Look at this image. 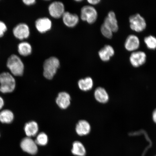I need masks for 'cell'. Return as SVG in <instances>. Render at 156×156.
<instances>
[{
	"mask_svg": "<svg viewBox=\"0 0 156 156\" xmlns=\"http://www.w3.org/2000/svg\"><path fill=\"white\" fill-rule=\"evenodd\" d=\"M16 87V80L10 73L4 72L0 73V93L2 94L12 93Z\"/></svg>",
	"mask_w": 156,
	"mask_h": 156,
	"instance_id": "obj_1",
	"label": "cell"
},
{
	"mask_svg": "<svg viewBox=\"0 0 156 156\" xmlns=\"http://www.w3.org/2000/svg\"><path fill=\"white\" fill-rule=\"evenodd\" d=\"M6 65L10 73L14 76L20 77L24 74V64L16 55L12 54L9 56L7 60Z\"/></svg>",
	"mask_w": 156,
	"mask_h": 156,
	"instance_id": "obj_2",
	"label": "cell"
},
{
	"mask_svg": "<svg viewBox=\"0 0 156 156\" xmlns=\"http://www.w3.org/2000/svg\"><path fill=\"white\" fill-rule=\"evenodd\" d=\"M60 67V62L57 58L50 57L44 61V75L46 79H53Z\"/></svg>",
	"mask_w": 156,
	"mask_h": 156,
	"instance_id": "obj_3",
	"label": "cell"
},
{
	"mask_svg": "<svg viewBox=\"0 0 156 156\" xmlns=\"http://www.w3.org/2000/svg\"><path fill=\"white\" fill-rule=\"evenodd\" d=\"M129 21L130 28L136 32H142L146 29V23L145 19L138 13L131 16Z\"/></svg>",
	"mask_w": 156,
	"mask_h": 156,
	"instance_id": "obj_4",
	"label": "cell"
},
{
	"mask_svg": "<svg viewBox=\"0 0 156 156\" xmlns=\"http://www.w3.org/2000/svg\"><path fill=\"white\" fill-rule=\"evenodd\" d=\"M97 17V11L94 7L86 5L82 8L81 18L83 21H87L89 24H93L96 21Z\"/></svg>",
	"mask_w": 156,
	"mask_h": 156,
	"instance_id": "obj_5",
	"label": "cell"
},
{
	"mask_svg": "<svg viewBox=\"0 0 156 156\" xmlns=\"http://www.w3.org/2000/svg\"><path fill=\"white\" fill-rule=\"evenodd\" d=\"M21 149L25 153L34 155L37 153V145L32 138L25 137L21 140L20 143Z\"/></svg>",
	"mask_w": 156,
	"mask_h": 156,
	"instance_id": "obj_6",
	"label": "cell"
},
{
	"mask_svg": "<svg viewBox=\"0 0 156 156\" xmlns=\"http://www.w3.org/2000/svg\"><path fill=\"white\" fill-rule=\"evenodd\" d=\"M30 29L28 25L21 23L17 24L13 29L14 36L19 40H23L28 37L30 35Z\"/></svg>",
	"mask_w": 156,
	"mask_h": 156,
	"instance_id": "obj_7",
	"label": "cell"
},
{
	"mask_svg": "<svg viewBox=\"0 0 156 156\" xmlns=\"http://www.w3.org/2000/svg\"><path fill=\"white\" fill-rule=\"evenodd\" d=\"M49 12L55 18H59L63 16L64 12V6L60 2H54L51 4L48 7Z\"/></svg>",
	"mask_w": 156,
	"mask_h": 156,
	"instance_id": "obj_8",
	"label": "cell"
},
{
	"mask_svg": "<svg viewBox=\"0 0 156 156\" xmlns=\"http://www.w3.org/2000/svg\"><path fill=\"white\" fill-rule=\"evenodd\" d=\"M130 62L134 67H140L145 63L146 55L144 52L136 51L133 52L130 56Z\"/></svg>",
	"mask_w": 156,
	"mask_h": 156,
	"instance_id": "obj_9",
	"label": "cell"
},
{
	"mask_svg": "<svg viewBox=\"0 0 156 156\" xmlns=\"http://www.w3.org/2000/svg\"><path fill=\"white\" fill-rule=\"evenodd\" d=\"M35 25L38 32L43 34L48 32L51 29L52 22L50 19L44 17L37 20Z\"/></svg>",
	"mask_w": 156,
	"mask_h": 156,
	"instance_id": "obj_10",
	"label": "cell"
},
{
	"mask_svg": "<svg viewBox=\"0 0 156 156\" xmlns=\"http://www.w3.org/2000/svg\"><path fill=\"white\" fill-rule=\"evenodd\" d=\"M140 42L139 38L135 35H130L127 38L125 42V48L128 51H134L139 48Z\"/></svg>",
	"mask_w": 156,
	"mask_h": 156,
	"instance_id": "obj_11",
	"label": "cell"
},
{
	"mask_svg": "<svg viewBox=\"0 0 156 156\" xmlns=\"http://www.w3.org/2000/svg\"><path fill=\"white\" fill-rule=\"evenodd\" d=\"M103 24L108 27L113 32H116L118 30V21L116 18V15L114 11L109 12L108 16L105 19Z\"/></svg>",
	"mask_w": 156,
	"mask_h": 156,
	"instance_id": "obj_12",
	"label": "cell"
},
{
	"mask_svg": "<svg viewBox=\"0 0 156 156\" xmlns=\"http://www.w3.org/2000/svg\"><path fill=\"white\" fill-rule=\"evenodd\" d=\"M71 97L67 93L60 92L56 99V102L58 106L62 109L68 108L71 103Z\"/></svg>",
	"mask_w": 156,
	"mask_h": 156,
	"instance_id": "obj_13",
	"label": "cell"
},
{
	"mask_svg": "<svg viewBox=\"0 0 156 156\" xmlns=\"http://www.w3.org/2000/svg\"><path fill=\"white\" fill-rule=\"evenodd\" d=\"M15 115L11 110L3 109L0 112V122L5 125L10 124L14 121Z\"/></svg>",
	"mask_w": 156,
	"mask_h": 156,
	"instance_id": "obj_14",
	"label": "cell"
},
{
	"mask_svg": "<svg viewBox=\"0 0 156 156\" xmlns=\"http://www.w3.org/2000/svg\"><path fill=\"white\" fill-rule=\"evenodd\" d=\"M62 18L64 24L70 28L76 26L79 21V17L77 15L72 14L68 12H64Z\"/></svg>",
	"mask_w": 156,
	"mask_h": 156,
	"instance_id": "obj_15",
	"label": "cell"
},
{
	"mask_svg": "<svg viewBox=\"0 0 156 156\" xmlns=\"http://www.w3.org/2000/svg\"><path fill=\"white\" fill-rule=\"evenodd\" d=\"M24 133L27 137H30L36 135L38 131V124L36 122H27L25 124L24 127Z\"/></svg>",
	"mask_w": 156,
	"mask_h": 156,
	"instance_id": "obj_16",
	"label": "cell"
},
{
	"mask_svg": "<svg viewBox=\"0 0 156 156\" xmlns=\"http://www.w3.org/2000/svg\"><path fill=\"white\" fill-rule=\"evenodd\" d=\"M114 48L110 45H106L98 52L99 58L104 62L109 61L110 58L114 56Z\"/></svg>",
	"mask_w": 156,
	"mask_h": 156,
	"instance_id": "obj_17",
	"label": "cell"
},
{
	"mask_svg": "<svg viewBox=\"0 0 156 156\" xmlns=\"http://www.w3.org/2000/svg\"><path fill=\"white\" fill-rule=\"evenodd\" d=\"M76 130L77 134L80 136L87 135L90 131V124L87 121H80L76 126Z\"/></svg>",
	"mask_w": 156,
	"mask_h": 156,
	"instance_id": "obj_18",
	"label": "cell"
},
{
	"mask_svg": "<svg viewBox=\"0 0 156 156\" xmlns=\"http://www.w3.org/2000/svg\"><path fill=\"white\" fill-rule=\"evenodd\" d=\"M94 97L98 102L102 103H107L109 100V95L105 89L98 87L94 92Z\"/></svg>",
	"mask_w": 156,
	"mask_h": 156,
	"instance_id": "obj_19",
	"label": "cell"
},
{
	"mask_svg": "<svg viewBox=\"0 0 156 156\" xmlns=\"http://www.w3.org/2000/svg\"><path fill=\"white\" fill-rule=\"evenodd\" d=\"M71 152L73 154L76 156H85L86 154V150L84 146L78 141L73 142Z\"/></svg>",
	"mask_w": 156,
	"mask_h": 156,
	"instance_id": "obj_20",
	"label": "cell"
},
{
	"mask_svg": "<svg viewBox=\"0 0 156 156\" xmlns=\"http://www.w3.org/2000/svg\"><path fill=\"white\" fill-rule=\"evenodd\" d=\"M17 50L21 55L27 56L30 55L32 53V47L28 42H23L18 45Z\"/></svg>",
	"mask_w": 156,
	"mask_h": 156,
	"instance_id": "obj_21",
	"label": "cell"
},
{
	"mask_svg": "<svg viewBox=\"0 0 156 156\" xmlns=\"http://www.w3.org/2000/svg\"><path fill=\"white\" fill-rule=\"evenodd\" d=\"M78 85L79 88L82 90L87 91L90 90L93 86V80L90 77L81 79L78 82Z\"/></svg>",
	"mask_w": 156,
	"mask_h": 156,
	"instance_id": "obj_22",
	"label": "cell"
},
{
	"mask_svg": "<svg viewBox=\"0 0 156 156\" xmlns=\"http://www.w3.org/2000/svg\"><path fill=\"white\" fill-rule=\"evenodd\" d=\"M35 141L37 145L41 146L46 145L47 144L48 142V136L44 133H41L37 136Z\"/></svg>",
	"mask_w": 156,
	"mask_h": 156,
	"instance_id": "obj_23",
	"label": "cell"
},
{
	"mask_svg": "<svg viewBox=\"0 0 156 156\" xmlns=\"http://www.w3.org/2000/svg\"><path fill=\"white\" fill-rule=\"evenodd\" d=\"M144 42L147 48L151 50L156 49V38L153 36H149L144 38Z\"/></svg>",
	"mask_w": 156,
	"mask_h": 156,
	"instance_id": "obj_24",
	"label": "cell"
},
{
	"mask_svg": "<svg viewBox=\"0 0 156 156\" xmlns=\"http://www.w3.org/2000/svg\"><path fill=\"white\" fill-rule=\"evenodd\" d=\"M101 32L103 36L107 38L110 39L113 36V32L107 25L103 24L101 27Z\"/></svg>",
	"mask_w": 156,
	"mask_h": 156,
	"instance_id": "obj_25",
	"label": "cell"
},
{
	"mask_svg": "<svg viewBox=\"0 0 156 156\" xmlns=\"http://www.w3.org/2000/svg\"><path fill=\"white\" fill-rule=\"evenodd\" d=\"M7 30V25L3 21L0 20V38L4 36Z\"/></svg>",
	"mask_w": 156,
	"mask_h": 156,
	"instance_id": "obj_26",
	"label": "cell"
},
{
	"mask_svg": "<svg viewBox=\"0 0 156 156\" xmlns=\"http://www.w3.org/2000/svg\"><path fill=\"white\" fill-rule=\"evenodd\" d=\"M23 2L24 4L27 5H32L36 3L35 0H24Z\"/></svg>",
	"mask_w": 156,
	"mask_h": 156,
	"instance_id": "obj_27",
	"label": "cell"
},
{
	"mask_svg": "<svg viewBox=\"0 0 156 156\" xmlns=\"http://www.w3.org/2000/svg\"><path fill=\"white\" fill-rule=\"evenodd\" d=\"M5 102L4 99L1 95H0V112L2 110L4 107Z\"/></svg>",
	"mask_w": 156,
	"mask_h": 156,
	"instance_id": "obj_28",
	"label": "cell"
},
{
	"mask_svg": "<svg viewBox=\"0 0 156 156\" xmlns=\"http://www.w3.org/2000/svg\"><path fill=\"white\" fill-rule=\"evenodd\" d=\"M100 0H89L87 2L89 3L92 5H97L100 2Z\"/></svg>",
	"mask_w": 156,
	"mask_h": 156,
	"instance_id": "obj_29",
	"label": "cell"
},
{
	"mask_svg": "<svg viewBox=\"0 0 156 156\" xmlns=\"http://www.w3.org/2000/svg\"><path fill=\"white\" fill-rule=\"evenodd\" d=\"M153 119L154 122L156 123V109L154 111L153 113Z\"/></svg>",
	"mask_w": 156,
	"mask_h": 156,
	"instance_id": "obj_30",
	"label": "cell"
},
{
	"mask_svg": "<svg viewBox=\"0 0 156 156\" xmlns=\"http://www.w3.org/2000/svg\"><path fill=\"white\" fill-rule=\"evenodd\" d=\"M1 133H0V137H1Z\"/></svg>",
	"mask_w": 156,
	"mask_h": 156,
	"instance_id": "obj_31",
	"label": "cell"
},
{
	"mask_svg": "<svg viewBox=\"0 0 156 156\" xmlns=\"http://www.w3.org/2000/svg\"></svg>",
	"mask_w": 156,
	"mask_h": 156,
	"instance_id": "obj_32",
	"label": "cell"
}]
</instances>
